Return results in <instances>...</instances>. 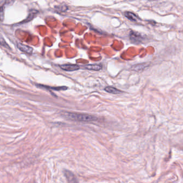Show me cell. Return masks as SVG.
Here are the masks:
<instances>
[{
  "label": "cell",
  "instance_id": "1",
  "mask_svg": "<svg viewBox=\"0 0 183 183\" xmlns=\"http://www.w3.org/2000/svg\"><path fill=\"white\" fill-rule=\"evenodd\" d=\"M64 117L74 121H77L82 122H91L95 121L97 118L95 116L85 114H78L74 113L64 112L63 113Z\"/></svg>",
  "mask_w": 183,
  "mask_h": 183
},
{
  "label": "cell",
  "instance_id": "2",
  "mask_svg": "<svg viewBox=\"0 0 183 183\" xmlns=\"http://www.w3.org/2000/svg\"><path fill=\"white\" fill-rule=\"evenodd\" d=\"M130 38L131 41L135 44H139L144 39L141 34L135 31H130Z\"/></svg>",
  "mask_w": 183,
  "mask_h": 183
},
{
  "label": "cell",
  "instance_id": "3",
  "mask_svg": "<svg viewBox=\"0 0 183 183\" xmlns=\"http://www.w3.org/2000/svg\"><path fill=\"white\" fill-rule=\"evenodd\" d=\"M62 70L67 71H74L80 69V67L75 64H64L60 66Z\"/></svg>",
  "mask_w": 183,
  "mask_h": 183
},
{
  "label": "cell",
  "instance_id": "4",
  "mask_svg": "<svg viewBox=\"0 0 183 183\" xmlns=\"http://www.w3.org/2000/svg\"><path fill=\"white\" fill-rule=\"evenodd\" d=\"M17 46L18 48L23 52H25L29 54H31L33 52V48L29 46H26V45L20 44V43H18Z\"/></svg>",
  "mask_w": 183,
  "mask_h": 183
},
{
  "label": "cell",
  "instance_id": "5",
  "mask_svg": "<svg viewBox=\"0 0 183 183\" xmlns=\"http://www.w3.org/2000/svg\"><path fill=\"white\" fill-rule=\"evenodd\" d=\"M38 12H39L37 11L36 10H31L30 12V13L29 14V15H28V17L25 20H24L22 22H21L20 23L23 24V23L30 22L31 20H33V18L35 17V16H36L37 14H38Z\"/></svg>",
  "mask_w": 183,
  "mask_h": 183
},
{
  "label": "cell",
  "instance_id": "6",
  "mask_svg": "<svg viewBox=\"0 0 183 183\" xmlns=\"http://www.w3.org/2000/svg\"><path fill=\"white\" fill-rule=\"evenodd\" d=\"M84 68L86 69L94 71H100V70L102 69V66L100 64H89L85 65Z\"/></svg>",
  "mask_w": 183,
  "mask_h": 183
},
{
  "label": "cell",
  "instance_id": "7",
  "mask_svg": "<svg viewBox=\"0 0 183 183\" xmlns=\"http://www.w3.org/2000/svg\"><path fill=\"white\" fill-rule=\"evenodd\" d=\"M124 15L127 19L132 22H136V20H138V17L136 16V15L133 12L127 11L124 13Z\"/></svg>",
  "mask_w": 183,
  "mask_h": 183
},
{
  "label": "cell",
  "instance_id": "8",
  "mask_svg": "<svg viewBox=\"0 0 183 183\" xmlns=\"http://www.w3.org/2000/svg\"><path fill=\"white\" fill-rule=\"evenodd\" d=\"M105 91L107 92H108L109 93H111V94H119L121 93L122 92L121 91H120L119 89H116L115 87H111V86H108V87H106L105 89Z\"/></svg>",
  "mask_w": 183,
  "mask_h": 183
},
{
  "label": "cell",
  "instance_id": "9",
  "mask_svg": "<svg viewBox=\"0 0 183 183\" xmlns=\"http://www.w3.org/2000/svg\"><path fill=\"white\" fill-rule=\"evenodd\" d=\"M147 67H148V64H139L133 67V69L135 71H140L142 70H144L145 68Z\"/></svg>",
  "mask_w": 183,
  "mask_h": 183
},
{
  "label": "cell",
  "instance_id": "10",
  "mask_svg": "<svg viewBox=\"0 0 183 183\" xmlns=\"http://www.w3.org/2000/svg\"><path fill=\"white\" fill-rule=\"evenodd\" d=\"M38 86H42L43 88H46V89H54V90H56V91H60V90H66L67 89V87H56V88H53V87H49L48 86H45L44 85H38Z\"/></svg>",
  "mask_w": 183,
  "mask_h": 183
},
{
  "label": "cell",
  "instance_id": "11",
  "mask_svg": "<svg viewBox=\"0 0 183 183\" xmlns=\"http://www.w3.org/2000/svg\"><path fill=\"white\" fill-rule=\"evenodd\" d=\"M149 1H155V0H149Z\"/></svg>",
  "mask_w": 183,
  "mask_h": 183
}]
</instances>
